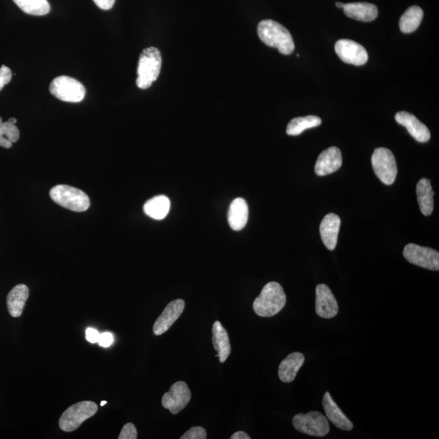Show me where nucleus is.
<instances>
[{"mask_svg": "<svg viewBox=\"0 0 439 439\" xmlns=\"http://www.w3.org/2000/svg\"><path fill=\"white\" fill-rule=\"evenodd\" d=\"M259 38L267 46L275 48L284 55H290L295 50L294 40L289 30L272 20H265L258 25Z\"/></svg>", "mask_w": 439, "mask_h": 439, "instance_id": "obj_1", "label": "nucleus"}, {"mask_svg": "<svg viewBox=\"0 0 439 439\" xmlns=\"http://www.w3.org/2000/svg\"><path fill=\"white\" fill-rule=\"evenodd\" d=\"M286 296L279 282L267 284L253 302L256 314L262 317L277 315L286 305Z\"/></svg>", "mask_w": 439, "mask_h": 439, "instance_id": "obj_2", "label": "nucleus"}, {"mask_svg": "<svg viewBox=\"0 0 439 439\" xmlns=\"http://www.w3.org/2000/svg\"><path fill=\"white\" fill-rule=\"evenodd\" d=\"M161 67H162V57L159 49L148 48L141 53L139 67L138 78L136 84L140 89H148L158 80Z\"/></svg>", "mask_w": 439, "mask_h": 439, "instance_id": "obj_3", "label": "nucleus"}, {"mask_svg": "<svg viewBox=\"0 0 439 439\" xmlns=\"http://www.w3.org/2000/svg\"><path fill=\"white\" fill-rule=\"evenodd\" d=\"M50 198L57 204L77 213L90 208V199L83 190L67 185H58L50 190Z\"/></svg>", "mask_w": 439, "mask_h": 439, "instance_id": "obj_4", "label": "nucleus"}, {"mask_svg": "<svg viewBox=\"0 0 439 439\" xmlns=\"http://www.w3.org/2000/svg\"><path fill=\"white\" fill-rule=\"evenodd\" d=\"M98 411V405L92 401H83L74 403L63 412L59 420L60 430L64 432H73L95 415Z\"/></svg>", "mask_w": 439, "mask_h": 439, "instance_id": "obj_5", "label": "nucleus"}, {"mask_svg": "<svg viewBox=\"0 0 439 439\" xmlns=\"http://www.w3.org/2000/svg\"><path fill=\"white\" fill-rule=\"evenodd\" d=\"M50 92L53 97L64 102L79 103L85 95L84 85L73 78L60 76L50 85Z\"/></svg>", "mask_w": 439, "mask_h": 439, "instance_id": "obj_6", "label": "nucleus"}, {"mask_svg": "<svg viewBox=\"0 0 439 439\" xmlns=\"http://www.w3.org/2000/svg\"><path fill=\"white\" fill-rule=\"evenodd\" d=\"M373 171L382 183L391 186L395 183L398 168L395 155L385 148H377L372 155Z\"/></svg>", "mask_w": 439, "mask_h": 439, "instance_id": "obj_7", "label": "nucleus"}, {"mask_svg": "<svg viewBox=\"0 0 439 439\" xmlns=\"http://www.w3.org/2000/svg\"><path fill=\"white\" fill-rule=\"evenodd\" d=\"M292 422L295 430L307 435L324 437L330 432L329 421L320 412L312 411L307 414L300 413L293 418Z\"/></svg>", "mask_w": 439, "mask_h": 439, "instance_id": "obj_8", "label": "nucleus"}, {"mask_svg": "<svg viewBox=\"0 0 439 439\" xmlns=\"http://www.w3.org/2000/svg\"><path fill=\"white\" fill-rule=\"evenodd\" d=\"M403 256L411 264L421 267V268L433 271L439 270L438 251L430 247L414 244H407L403 249Z\"/></svg>", "mask_w": 439, "mask_h": 439, "instance_id": "obj_9", "label": "nucleus"}, {"mask_svg": "<svg viewBox=\"0 0 439 439\" xmlns=\"http://www.w3.org/2000/svg\"><path fill=\"white\" fill-rule=\"evenodd\" d=\"M190 398L191 392L188 384L184 382H176L163 396L162 405L175 415L184 410Z\"/></svg>", "mask_w": 439, "mask_h": 439, "instance_id": "obj_10", "label": "nucleus"}, {"mask_svg": "<svg viewBox=\"0 0 439 439\" xmlns=\"http://www.w3.org/2000/svg\"><path fill=\"white\" fill-rule=\"evenodd\" d=\"M335 52L343 62L361 67L367 63L368 55L362 45L348 39H341L335 44Z\"/></svg>", "mask_w": 439, "mask_h": 439, "instance_id": "obj_11", "label": "nucleus"}, {"mask_svg": "<svg viewBox=\"0 0 439 439\" xmlns=\"http://www.w3.org/2000/svg\"><path fill=\"white\" fill-rule=\"evenodd\" d=\"M316 314L325 319L335 317L339 312V305L329 286L320 284L316 288Z\"/></svg>", "mask_w": 439, "mask_h": 439, "instance_id": "obj_12", "label": "nucleus"}, {"mask_svg": "<svg viewBox=\"0 0 439 439\" xmlns=\"http://www.w3.org/2000/svg\"><path fill=\"white\" fill-rule=\"evenodd\" d=\"M185 309V301L183 300H175L169 302L165 307L162 314L158 318L153 326V332L155 335L165 334L169 330V328L179 319Z\"/></svg>", "mask_w": 439, "mask_h": 439, "instance_id": "obj_13", "label": "nucleus"}, {"mask_svg": "<svg viewBox=\"0 0 439 439\" xmlns=\"http://www.w3.org/2000/svg\"><path fill=\"white\" fill-rule=\"evenodd\" d=\"M342 158L341 151L336 146L322 151L315 165V173L318 176H326L335 173L341 168Z\"/></svg>", "mask_w": 439, "mask_h": 439, "instance_id": "obj_14", "label": "nucleus"}, {"mask_svg": "<svg viewBox=\"0 0 439 439\" xmlns=\"http://www.w3.org/2000/svg\"><path fill=\"white\" fill-rule=\"evenodd\" d=\"M397 123L405 126L408 133L419 143H427L431 139L430 130L425 124L419 120L414 115L407 112H400L396 115Z\"/></svg>", "mask_w": 439, "mask_h": 439, "instance_id": "obj_15", "label": "nucleus"}, {"mask_svg": "<svg viewBox=\"0 0 439 439\" xmlns=\"http://www.w3.org/2000/svg\"><path fill=\"white\" fill-rule=\"evenodd\" d=\"M340 225V218L335 214H327L322 220L320 225V234L323 244L328 250L334 251L335 249Z\"/></svg>", "mask_w": 439, "mask_h": 439, "instance_id": "obj_16", "label": "nucleus"}, {"mask_svg": "<svg viewBox=\"0 0 439 439\" xmlns=\"http://www.w3.org/2000/svg\"><path fill=\"white\" fill-rule=\"evenodd\" d=\"M323 407L326 415L334 425L342 431H350L352 430L353 424L344 413L342 412L337 403L333 400L330 392H326L323 397Z\"/></svg>", "mask_w": 439, "mask_h": 439, "instance_id": "obj_17", "label": "nucleus"}, {"mask_svg": "<svg viewBox=\"0 0 439 439\" xmlns=\"http://www.w3.org/2000/svg\"><path fill=\"white\" fill-rule=\"evenodd\" d=\"M305 361V356L300 352H293L281 362L279 377L281 382L290 383L295 380L298 372Z\"/></svg>", "mask_w": 439, "mask_h": 439, "instance_id": "obj_18", "label": "nucleus"}, {"mask_svg": "<svg viewBox=\"0 0 439 439\" xmlns=\"http://www.w3.org/2000/svg\"><path fill=\"white\" fill-rule=\"evenodd\" d=\"M343 11L348 18L364 22L375 21L378 15L376 5L370 3L347 4Z\"/></svg>", "mask_w": 439, "mask_h": 439, "instance_id": "obj_19", "label": "nucleus"}, {"mask_svg": "<svg viewBox=\"0 0 439 439\" xmlns=\"http://www.w3.org/2000/svg\"><path fill=\"white\" fill-rule=\"evenodd\" d=\"M249 205L244 199L237 198L233 200L228 213V221L231 229L235 231L243 230L249 221Z\"/></svg>", "mask_w": 439, "mask_h": 439, "instance_id": "obj_20", "label": "nucleus"}, {"mask_svg": "<svg viewBox=\"0 0 439 439\" xmlns=\"http://www.w3.org/2000/svg\"><path fill=\"white\" fill-rule=\"evenodd\" d=\"M29 295L27 286L19 284L8 293L7 297V306L9 314L13 317H20L22 315L25 302Z\"/></svg>", "mask_w": 439, "mask_h": 439, "instance_id": "obj_21", "label": "nucleus"}, {"mask_svg": "<svg viewBox=\"0 0 439 439\" xmlns=\"http://www.w3.org/2000/svg\"><path fill=\"white\" fill-rule=\"evenodd\" d=\"M213 344L219 357L221 363H224L230 355L231 346L228 333L219 321L213 326Z\"/></svg>", "mask_w": 439, "mask_h": 439, "instance_id": "obj_22", "label": "nucleus"}, {"mask_svg": "<svg viewBox=\"0 0 439 439\" xmlns=\"http://www.w3.org/2000/svg\"><path fill=\"white\" fill-rule=\"evenodd\" d=\"M416 193L421 214L426 216H431L433 211V196H435L431 181L427 179L419 181Z\"/></svg>", "mask_w": 439, "mask_h": 439, "instance_id": "obj_23", "label": "nucleus"}, {"mask_svg": "<svg viewBox=\"0 0 439 439\" xmlns=\"http://www.w3.org/2000/svg\"><path fill=\"white\" fill-rule=\"evenodd\" d=\"M170 201L165 195H158L146 201L144 210L146 215L155 220H162L168 215Z\"/></svg>", "mask_w": 439, "mask_h": 439, "instance_id": "obj_24", "label": "nucleus"}, {"mask_svg": "<svg viewBox=\"0 0 439 439\" xmlns=\"http://www.w3.org/2000/svg\"><path fill=\"white\" fill-rule=\"evenodd\" d=\"M16 118H10L3 123L0 118V146L4 148H11L13 143H17L20 138L19 130L16 126Z\"/></svg>", "mask_w": 439, "mask_h": 439, "instance_id": "obj_25", "label": "nucleus"}, {"mask_svg": "<svg viewBox=\"0 0 439 439\" xmlns=\"http://www.w3.org/2000/svg\"><path fill=\"white\" fill-rule=\"evenodd\" d=\"M424 16L423 10L418 6H412L403 14L400 21V28L403 33L410 34L417 29Z\"/></svg>", "mask_w": 439, "mask_h": 439, "instance_id": "obj_26", "label": "nucleus"}, {"mask_svg": "<svg viewBox=\"0 0 439 439\" xmlns=\"http://www.w3.org/2000/svg\"><path fill=\"white\" fill-rule=\"evenodd\" d=\"M321 124V119L316 116H307L291 120L286 128V134L291 136L301 134L305 130L317 127Z\"/></svg>", "mask_w": 439, "mask_h": 439, "instance_id": "obj_27", "label": "nucleus"}, {"mask_svg": "<svg viewBox=\"0 0 439 439\" xmlns=\"http://www.w3.org/2000/svg\"><path fill=\"white\" fill-rule=\"evenodd\" d=\"M13 2L25 13L33 16H44L50 13L48 0H13Z\"/></svg>", "mask_w": 439, "mask_h": 439, "instance_id": "obj_28", "label": "nucleus"}, {"mask_svg": "<svg viewBox=\"0 0 439 439\" xmlns=\"http://www.w3.org/2000/svg\"><path fill=\"white\" fill-rule=\"evenodd\" d=\"M207 433L203 427L195 426L186 432L181 439H206Z\"/></svg>", "mask_w": 439, "mask_h": 439, "instance_id": "obj_29", "label": "nucleus"}, {"mask_svg": "<svg viewBox=\"0 0 439 439\" xmlns=\"http://www.w3.org/2000/svg\"><path fill=\"white\" fill-rule=\"evenodd\" d=\"M119 439H137L138 432L137 428L132 423H127L123 426L122 431H120Z\"/></svg>", "mask_w": 439, "mask_h": 439, "instance_id": "obj_30", "label": "nucleus"}, {"mask_svg": "<svg viewBox=\"0 0 439 439\" xmlns=\"http://www.w3.org/2000/svg\"><path fill=\"white\" fill-rule=\"evenodd\" d=\"M12 79L11 70L5 65L0 67V90H1L5 85L10 83Z\"/></svg>", "mask_w": 439, "mask_h": 439, "instance_id": "obj_31", "label": "nucleus"}, {"mask_svg": "<svg viewBox=\"0 0 439 439\" xmlns=\"http://www.w3.org/2000/svg\"><path fill=\"white\" fill-rule=\"evenodd\" d=\"M114 341V337L111 333H104V334L100 335L99 340V344L103 347H109L113 344Z\"/></svg>", "mask_w": 439, "mask_h": 439, "instance_id": "obj_32", "label": "nucleus"}, {"mask_svg": "<svg viewBox=\"0 0 439 439\" xmlns=\"http://www.w3.org/2000/svg\"><path fill=\"white\" fill-rule=\"evenodd\" d=\"M85 336H87V340L90 343H97L99 342L100 334L93 328H88L85 331Z\"/></svg>", "mask_w": 439, "mask_h": 439, "instance_id": "obj_33", "label": "nucleus"}, {"mask_svg": "<svg viewBox=\"0 0 439 439\" xmlns=\"http://www.w3.org/2000/svg\"><path fill=\"white\" fill-rule=\"evenodd\" d=\"M97 6L103 10H109L113 7L116 0H93Z\"/></svg>", "mask_w": 439, "mask_h": 439, "instance_id": "obj_34", "label": "nucleus"}, {"mask_svg": "<svg viewBox=\"0 0 439 439\" xmlns=\"http://www.w3.org/2000/svg\"><path fill=\"white\" fill-rule=\"evenodd\" d=\"M231 439H250V436L244 431H238L230 437Z\"/></svg>", "mask_w": 439, "mask_h": 439, "instance_id": "obj_35", "label": "nucleus"}, {"mask_svg": "<svg viewBox=\"0 0 439 439\" xmlns=\"http://www.w3.org/2000/svg\"><path fill=\"white\" fill-rule=\"evenodd\" d=\"M336 6H337V8H342V9H343V8H344V6H345V4H342V3L337 2V3H336Z\"/></svg>", "mask_w": 439, "mask_h": 439, "instance_id": "obj_36", "label": "nucleus"}, {"mask_svg": "<svg viewBox=\"0 0 439 439\" xmlns=\"http://www.w3.org/2000/svg\"><path fill=\"white\" fill-rule=\"evenodd\" d=\"M106 403H107V401H103L100 403V405L101 406H104L106 405Z\"/></svg>", "mask_w": 439, "mask_h": 439, "instance_id": "obj_37", "label": "nucleus"}]
</instances>
